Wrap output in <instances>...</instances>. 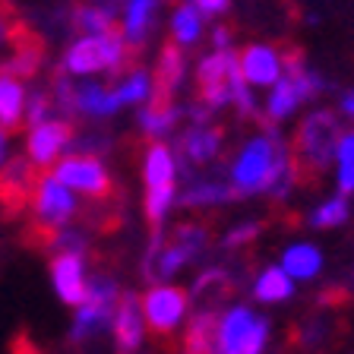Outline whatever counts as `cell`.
I'll list each match as a JSON object with an SVG mask.
<instances>
[{
	"mask_svg": "<svg viewBox=\"0 0 354 354\" xmlns=\"http://www.w3.org/2000/svg\"><path fill=\"white\" fill-rule=\"evenodd\" d=\"M70 142H73V124L60 118H48L41 124L29 127L26 149H29V158L35 168H48L70 149Z\"/></svg>",
	"mask_w": 354,
	"mask_h": 354,
	"instance_id": "13",
	"label": "cell"
},
{
	"mask_svg": "<svg viewBox=\"0 0 354 354\" xmlns=\"http://www.w3.org/2000/svg\"><path fill=\"white\" fill-rule=\"evenodd\" d=\"M13 29H16V19H10L7 10L0 7V48H3V44H10V38H13Z\"/></svg>",
	"mask_w": 354,
	"mask_h": 354,
	"instance_id": "37",
	"label": "cell"
},
{
	"mask_svg": "<svg viewBox=\"0 0 354 354\" xmlns=\"http://www.w3.org/2000/svg\"><path fill=\"white\" fill-rule=\"evenodd\" d=\"M158 3H162V0H124V26H120V29H124L133 51H140L142 41H146Z\"/></svg>",
	"mask_w": 354,
	"mask_h": 354,
	"instance_id": "25",
	"label": "cell"
},
{
	"mask_svg": "<svg viewBox=\"0 0 354 354\" xmlns=\"http://www.w3.org/2000/svg\"><path fill=\"white\" fill-rule=\"evenodd\" d=\"M332 184L335 190L354 196V127L351 130H342L335 155H332Z\"/></svg>",
	"mask_w": 354,
	"mask_h": 354,
	"instance_id": "28",
	"label": "cell"
},
{
	"mask_svg": "<svg viewBox=\"0 0 354 354\" xmlns=\"http://www.w3.org/2000/svg\"><path fill=\"white\" fill-rule=\"evenodd\" d=\"M348 218H351V203H348L345 193H332V196L319 199L317 206L307 212V225L317 231H335L342 228V225H348Z\"/></svg>",
	"mask_w": 354,
	"mask_h": 354,
	"instance_id": "26",
	"label": "cell"
},
{
	"mask_svg": "<svg viewBox=\"0 0 354 354\" xmlns=\"http://www.w3.org/2000/svg\"><path fill=\"white\" fill-rule=\"evenodd\" d=\"M177 162L174 152H171L165 142H152L142 155V184L146 190L152 187H177Z\"/></svg>",
	"mask_w": 354,
	"mask_h": 354,
	"instance_id": "23",
	"label": "cell"
},
{
	"mask_svg": "<svg viewBox=\"0 0 354 354\" xmlns=\"http://www.w3.org/2000/svg\"><path fill=\"white\" fill-rule=\"evenodd\" d=\"M221 149H225V136H221L218 127H209V124H193L190 130L180 136V146H177V152H180V168H187V165H193V168H203V165H212L215 158L221 155Z\"/></svg>",
	"mask_w": 354,
	"mask_h": 354,
	"instance_id": "15",
	"label": "cell"
},
{
	"mask_svg": "<svg viewBox=\"0 0 354 354\" xmlns=\"http://www.w3.org/2000/svg\"><path fill=\"white\" fill-rule=\"evenodd\" d=\"M193 7H199L206 16H218V13H225L228 10V0H190Z\"/></svg>",
	"mask_w": 354,
	"mask_h": 354,
	"instance_id": "36",
	"label": "cell"
},
{
	"mask_svg": "<svg viewBox=\"0 0 354 354\" xmlns=\"http://www.w3.org/2000/svg\"><path fill=\"white\" fill-rule=\"evenodd\" d=\"M76 111H82V114H95V118H102V114H114V108H111V88L92 86V82L76 86Z\"/></svg>",
	"mask_w": 354,
	"mask_h": 354,
	"instance_id": "31",
	"label": "cell"
},
{
	"mask_svg": "<svg viewBox=\"0 0 354 354\" xmlns=\"http://www.w3.org/2000/svg\"><path fill=\"white\" fill-rule=\"evenodd\" d=\"M142 329H146V317H142V301L133 291L120 295L118 310H114V339H118L120 354H133L142 345Z\"/></svg>",
	"mask_w": 354,
	"mask_h": 354,
	"instance_id": "17",
	"label": "cell"
},
{
	"mask_svg": "<svg viewBox=\"0 0 354 354\" xmlns=\"http://www.w3.org/2000/svg\"><path fill=\"white\" fill-rule=\"evenodd\" d=\"M120 301V291H118V281L111 275H92L88 279V291H86V301L76 307V319L70 326V335L76 342L95 335L98 329H104L108 323H114V310H118Z\"/></svg>",
	"mask_w": 354,
	"mask_h": 354,
	"instance_id": "8",
	"label": "cell"
},
{
	"mask_svg": "<svg viewBox=\"0 0 354 354\" xmlns=\"http://www.w3.org/2000/svg\"><path fill=\"white\" fill-rule=\"evenodd\" d=\"M269 332H272L269 319L243 304H234L225 313H218L215 354H266Z\"/></svg>",
	"mask_w": 354,
	"mask_h": 354,
	"instance_id": "6",
	"label": "cell"
},
{
	"mask_svg": "<svg viewBox=\"0 0 354 354\" xmlns=\"http://www.w3.org/2000/svg\"><path fill=\"white\" fill-rule=\"evenodd\" d=\"M130 51L133 48L127 41L124 29L111 26L102 35H82L80 41L70 44L64 57V70L70 76H92V73H102V70L118 73Z\"/></svg>",
	"mask_w": 354,
	"mask_h": 354,
	"instance_id": "5",
	"label": "cell"
},
{
	"mask_svg": "<svg viewBox=\"0 0 354 354\" xmlns=\"http://www.w3.org/2000/svg\"><path fill=\"white\" fill-rule=\"evenodd\" d=\"M51 281H54L57 297L66 307H80L86 301L88 275H86V259H82L80 247H64L51 259Z\"/></svg>",
	"mask_w": 354,
	"mask_h": 354,
	"instance_id": "12",
	"label": "cell"
},
{
	"mask_svg": "<svg viewBox=\"0 0 354 354\" xmlns=\"http://www.w3.org/2000/svg\"><path fill=\"white\" fill-rule=\"evenodd\" d=\"M212 48H231V32L225 29V26H218V29L212 32Z\"/></svg>",
	"mask_w": 354,
	"mask_h": 354,
	"instance_id": "38",
	"label": "cell"
},
{
	"mask_svg": "<svg viewBox=\"0 0 354 354\" xmlns=\"http://www.w3.org/2000/svg\"><path fill=\"white\" fill-rule=\"evenodd\" d=\"M54 174L73 193H82V196H88V199H108L111 193H114L111 174L98 155L70 152L66 158H60V162L54 165Z\"/></svg>",
	"mask_w": 354,
	"mask_h": 354,
	"instance_id": "11",
	"label": "cell"
},
{
	"mask_svg": "<svg viewBox=\"0 0 354 354\" xmlns=\"http://www.w3.org/2000/svg\"><path fill=\"white\" fill-rule=\"evenodd\" d=\"M155 92V80L146 70H130L118 86L111 88V108L118 111L124 104H146Z\"/></svg>",
	"mask_w": 354,
	"mask_h": 354,
	"instance_id": "27",
	"label": "cell"
},
{
	"mask_svg": "<svg viewBox=\"0 0 354 354\" xmlns=\"http://www.w3.org/2000/svg\"><path fill=\"white\" fill-rule=\"evenodd\" d=\"M54 108H57V104H54L51 95H44V92L29 95L26 98V127H35V124H41V120H48Z\"/></svg>",
	"mask_w": 354,
	"mask_h": 354,
	"instance_id": "33",
	"label": "cell"
},
{
	"mask_svg": "<svg viewBox=\"0 0 354 354\" xmlns=\"http://www.w3.org/2000/svg\"><path fill=\"white\" fill-rule=\"evenodd\" d=\"M326 88V80L310 70L304 64L301 51H285V73L275 86L266 88V102H263V114L269 124H281V120L295 118L297 111L304 108L307 102L319 95Z\"/></svg>",
	"mask_w": 354,
	"mask_h": 354,
	"instance_id": "2",
	"label": "cell"
},
{
	"mask_svg": "<svg viewBox=\"0 0 354 354\" xmlns=\"http://www.w3.org/2000/svg\"><path fill=\"white\" fill-rule=\"evenodd\" d=\"M177 120H180V108H177L168 95H155V92L146 102V108L140 111L142 133H146V136H155V140L168 136V133L177 127Z\"/></svg>",
	"mask_w": 354,
	"mask_h": 354,
	"instance_id": "24",
	"label": "cell"
},
{
	"mask_svg": "<svg viewBox=\"0 0 354 354\" xmlns=\"http://www.w3.org/2000/svg\"><path fill=\"white\" fill-rule=\"evenodd\" d=\"M184 70H187L184 51H180V44L171 38V41L162 48V54H158V64H155V73H152L155 95L174 98V92L180 88V82H184Z\"/></svg>",
	"mask_w": 354,
	"mask_h": 354,
	"instance_id": "22",
	"label": "cell"
},
{
	"mask_svg": "<svg viewBox=\"0 0 354 354\" xmlns=\"http://www.w3.org/2000/svg\"><path fill=\"white\" fill-rule=\"evenodd\" d=\"M26 124V88L22 80L10 70H0V127L7 133H16Z\"/></svg>",
	"mask_w": 354,
	"mask_h": 354,
	"instance_id": "21",
	"label": "cell"
},
{
	"mask_svg": "<svg viewBox=\"0 0 354 354\" xmlns=\"http://www.w3.org/2000/svg\"><path fill=\"white\" fill-rule=\"evenodd\" d=\"M35 184H38V174H35V165L32 158H16L0 168V206L7 212H16V209L26 206V199L35 193Z\"/></svg>",
	"mask_w": 354,
	"mask_h": 354,
	"instance_id": "16",
	"label": "cell"
},
{
	"mask_svg": "<svg viewBox=\"0 0 354 354\" xmlns=\"http://www.w3.org/2000/svg\"><path fill=\"white\" fill-rule=\"evenodd\" d=\"M203 19H206V13L199 7H193L190 0H184V3L174 10V16H171V38H174L180 48L196 44L199 38H203Z\"/></svg>",
	"mask_w": 354,
	"mask_h": 354,
	"instance_id": "30",
	"label": "cell"
},
{
	"mask_svg": "<svg viewBox=\"0 0 354 354\" xmlns=\"http://www.w3.org/2000/svg\"><path fill=\"white\" fill-rule=\"evenodd\" d=\"M142 301V317L146 326L155 335H171L184 326L187 313H190V295L180 285H168V281H155V288H149Z\"/></svg>",
	"mask_w": 354,
	"mask_h": 354,
	"instance_id": "10",
	"label": "cell"
},
{
	"mask_svg": "<svg viewBox=\"0 0 354 354\" xmlns=\"http://www.w3.org/2000/svg\"><path fill=\"white\" fill-rule=\"evenodd\" d=\"M237 54L231 48H212L196 64V92L199 102L209 111L228 108L231 104V80L237 73Z\"/></svg>",
	"mask_w": 354,
	"mask_h": 354,
	"instance_id": "9",
	"label": "cell"
},
{
	"mask_svg": "<svg viewBox=\"0 0 354 354\" xmlns=\"http://www.w3.org/2000/svg\"><path fill=\"white\" fill-rule=\"evenodd\" d=\"M237 64H241L243 80L250 82L253 88H269L285 73V51L275 48V44L253 41L237 54Z\"/></svg>",
	"mask_w": 354,
	"mask_h": 354,
	"instance_id": "14",
	"label": "cell"
},
{
	"mask_svg": "<svg viewBox=\"0 0 354 354\" xmlns=\"http://www.w3.org/2000/svg\"><path fill=\"white\" fill-rule=\"evenodd\" d=\"M73 22H76V29L86 32V35H102V32H108L111 26H114L108 7L104 10L102 7H76Z\"/></svg>",
	"mask_w": 354,
	"mask_h": 354,
	"instance_id": "32",
	"label": "cell"
},
{
	"mask_svg": "<svg viewBox=\"0 0 354 354\" xmlns=\"http://www.w3.org/2000/svg\"><path fill=\"white\" fill-rule=\"evenodd\" d=\"M32 209H35V221L41 234H48V241L54 243L57 231H64V225L76 215V196L73 190L60 180L57 174H41L32 193Z\"/></svg>",
	"mask_w": 354,
	"mask_h": 354,
	"instance_id": "7",
	"label": "cell"
},
{
	"mask_svg": "<svg viewBox=\"0 0 354 354\" xmlns=\"http://www.w3.org/2000/svg\"><path fill=\"white\" fill-rule=\"evenodd\" d=\"M339 114L348 120V124H354V88H345L339 95Z\"/></svg>",
	"mask_w": 354,
	"mask_h": 354,
	"instance_id": "35",
	"label": "cell"
},
{
	"mask_svg": "<svg viewBox=\"0 0 354 354\" xmlns=\"http://www.w3.org/2000/svg\"><path fill=\"white\" fill-rule=\"evenodd\" d=\"M295 291H297V281L291 279L279 263L259 269L257 279H253V297H257L259 304H266V307H275V304L291 301Z\"/></svg>",
	"mask_w": 354,
	"mask_h": 354,
	"instance_id": "20",
	"label": "cell"
},
{
	"mask_svg": "<svg viewBox=\"0 0 354 354\" xmlns=\"http://www.w3.org/2000/svg\"><path fill=\"white\" fill-rule=\"evenodd\" d=\"M7 136H10V133L0 127V168L7 165Z\"/></svg>",
	"mask_w": 354,
	"mask_h": 354,
	"instance_id": "39",
	"label": "cell"
},
{
	"mask_svg": "<svg viewBox=\"0 0 354 354\" xmlns=\"http://www.w3.org/2000/svg\"><path fill=\"white\" fill-rule=\"evenodd\" d=\"M215 326H218V317L212 310H199L187 323L184 354H215Z\"/></svg>",
	"mask_w": 354,
	"mask_h": 354,
	"instance_id": "29",
	"label": "cell"
},
{
	"mask_svg": "<svg viewBox=\"0 0 354 354\" xmlns=\"http://www.w3.org/2000/svg\"><path fill=\"white\" fill-rule=\"evenodd\" d=\"M279 266L297 281V285H301V281H317L319 275H323L326 253L319 250L313 241H295L281 250Z\"/></svg>",
	"mask_w": 354,
	"mask_h": 354,
	"instance_id": "18",
	"label": "cell"
},
{
	"mask_svg": "<svg viewBox=\"0 0 354 354\" xmlns=\"http://www.w3.org/2000/svg\"><path fill=\"white\" fill-rule=\"evenodd\" d=\"M209 247V231L199 221L177 225L171 241H165L162 231H155L152 247H149V275L155 281H171L187 263L199 259Z\"/></svg>",
	"mask_w": 354,
	"mask_h": 354,
	"instance_id": "3",
	"label": "cell"
},
{
	"mask_svg": "<svg viewBox=\"0 0 354 354\" xmlns=\"http://www.w3.org/2000/svg\"><path fill=\"white\" fill-rule=\"evenodd\" d=\"M297 162L281 133L263 130L241 142L228 165V180L237 196H259L269 193L275 199H285L297 184Z\"/></svg>",
	"mask_w": 354,
	"mask_h": 354,
	"instance_id": "1",
	"label": "cell"
},
{
	"mask_svg": "<svg viewBox=\"0 0 354 354\" xmlns=\"http://www.w3.org/2000/svg\"><path fill=\"white\" fill-rule=\"evenodd\" d=\"M237 193L231 187V180H218V177H196L187 184L184 193H177V203L187 209H215L231 203Z\"/></svg>",
	"mask_w": 354,
	"mask_h": 354,
	"instance_id": "19",
	"label": "cell"
},
{
	"mask_svg": "<svg viewBox=\"0 0 354 354\" xmlns=\"http://www.w3.org/2000/svg\"><path fill=\"white\" fill-rule=\"evenodd\" d=\"M257 234H259L257 221H243V225H234V228L225 234V241H221V243L234 250V247H247V243H253V241H257Z\"/></svg>",
	"mask_w": 354,
	"mask_h": 354,
	"instance_id": "34",
	"label": "cell"
},
{
	"mask_svg": "<svg viewBox=\"0 0 354 354\" xmlns=\"http://www.w3.org/2000/svg\"><path fill=\"white\" fill-rule=\"evenodd\" d=\"M339 136H342V127L332 111L317 108L310 114H304L295 136L297 168L307 171V174H326L332 168V155H335V146H339Z\"/></svg>",
	"mask_w": 354,
	"mask_h": 354,
	"instance_id": "4",
	"label": "cell"
}]
</instances>
